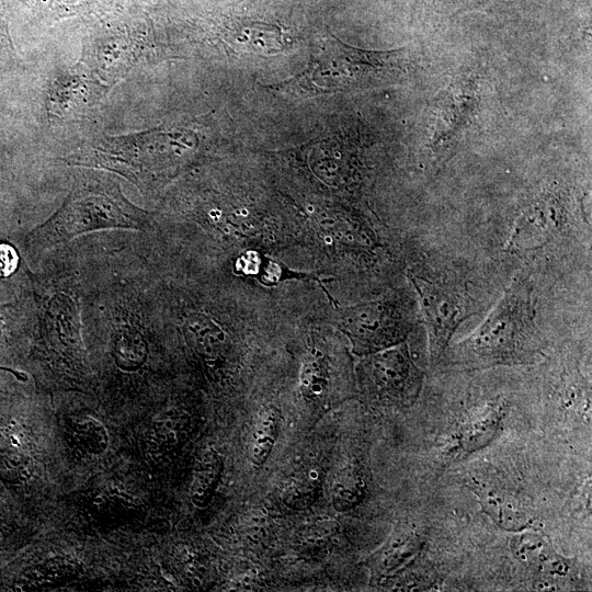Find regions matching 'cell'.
Returning <instances> with one entry per match:
<instances>
[{
    "label": "cell",
    "instance_id": "1",
    "mask_svg": "<svg viewBox=\"0 0 592 592\" xmlns=\"http://www.w3.org/2000/svg\"><path fill=\"white\" fill-rule=\"evenodd\" d=\"M413 66L414 55L409 47L362 49L327 33L312 45L303 72L267 89L293 98H312L377 88L402 81Z\"/></svg>",
    "mask_w": 592,
    "mask_h": 592
},
{
    "label": "cell",
    "instance_id": "2",
    "mask_svg": "<svg viewBox=\"0 0 592 592\" xmlns=\"http://www.w3.org/2000/svg\"><path fill=\"white\" fill-rule=\"evenodd\" d=\"M530 278L516 275L481 325L453 348V362L470 368L535 362L543 348Z\"/></svg>",
    "mask_w": 592,
    "mask_h": 592
},
{
    "label": "cell",
    "instance_id": "3",
    "mask_svg": "<svg viewBox=\"0 0 592 592\" xmlns=\"http://www.w3.org/2000/svg\"><path fill=\"white\" fill-rule=\"evenodd\" d=\"M148 218L146 210L124 196L115 180L90 175L78 182L62 205L29 234L27 243L43 251L91 231L144 229Z\"/></svg>",
    "mask_w": 592,
    "mask_h": 592
},
{
    "label": "cell",
    "instance_id": "4",
    "mask_svg": "<svg viewBox=\"0 0 592 592\" xmlns=\"http://www.w3.org/2000/svg\"><path fill=\"white\" fill-rule=\"evenodd\" d=\"M409 278L419 299L432 364L444 355L456 330L487 303L480 286L453 267L417 264Z\"/></svg>",
    "mask_w": 592,
    "mask_h": 592
},
{
    "label": "cell",
    "instance_id": "5",
    "mask_svg": "<svg viewBox=\"0 0 592 592\" xmlns=\"http://www.w3.org/2000/svg\"><path fill=\"white\" fill-rule=\"evenodd\" d=\"M190 133L147 130L124 136L105 137L96 143L91 153L78 163L115 171L140 189L148 187L157 172L164 168L163 159L172 152L181 155L192 148L185 143Z\"/></svg>",
    "mask_w": 592,
    "mask_h": 592
},
{
    "label": "cell",
    "instance_id": "6",
    "mask_svg": "<svg viewBox=\"0 0 592 592\" xmlns=\"http://www.w3.org/2000/svg\"><path fill=\"white\" fill-rule=\"evenodd\" d=\"M413 310L403 296L385 297L339 308L337 325L351 341L353 352L365 356L402 343L415 323Z\"/></svg>",
    "mask_w": 592,
    "mask_h": 592
},
{
    "label": "cell",
    "instance_id": "7",
    "mask_svg": "<svg viewBox=\"0 0 592 592\" xmlns=\"http://www.w3.org/2000/svg\"><path fill=\"white\" fill-rule=\"evenodd\" d=\"M39 339L47 351L81 363L80 310L73 289L57 284H35Z\"/></svg>",
    "mask_w": 592,
    "mask_h": 592
},
{
    "label": "cell",
    "instance_id": "8",
    "mask_svg": "<svg viewBox=\"0 0 592 592\" xmlns=\"http://www.w3.org/2000/svg\"><path fill=\"white\" fill-rule=\"evenodd\" d=\"M361 372L366 391L394 403H412L423 384V373L403 342L365 355Z\"/></svg>",
    "mask_w": 592,
    "mask_h": 592
},
{
    "label": "cell",
    "instance_id": "9",
    "mask_svg": "<svg viewBox=\"0 0 592 592\" xmlns=\"http://www.w3.org/2000/svg\"><path fill=\"white\" fill-rule=\"evenodd\" d=\"M568 221L566 205L557 196H539L520 213L503 250L517 255L542 249L560 237Z\"/></svg>",
    "mask_w": 592,
    "mask_h": 592
},
{
    "label": "cell",
    "instance_id": "10",
    "mask_svg": "<svg viewBox=\"0 0 592 592\" xmlns=\"http://www.w3.org/2000/svg\"><path fill=\"white\" fill-rule=\"evenodd\" d=\"M138 23L110 26L91 43L83 64L105 84L115 82L133 66L143 31Z\"/></svg>",
    "mask_w": 592,
    "mask_h": 592
},
{
    "label": "cell",
    "instance_id": "11",
    "mask_svg": "<svg viewBox=\"0 0 592 592\" xmlns=\"http://www.w3.org/2000/svg\"><path fill=\"white\" fill-rule=\"evenodd\" d=\"M110 89L83 62L58 75L47 91V111L61 119L82 117Z\"/></svg>",
    "mask_w": 592,
    "mask_h": 592
},
{
    "label": "cell",
    "instance_id": "12",
    "mask_svg": "<svg viewBox=\"0 0 592 592\" xmlns=\"http://www.w3.org/2000/svg\"><path fill=\"white\" fill-rule=\"evenodd\" d=\"M224 471V457L214 447L206 448L198 457L193 469L190 486L192 503L198 508H206L219 485Z\"/></svg>",
    "mask_w": 592,
    "mask_h": 592
},
{
    "label": "cell",
    "instance_id": "13",
    "mask_svg": "<svg viewBox=\"0 0 592 592\" xmlns=\"http://www.w3.org/2000/svg\"><path fill=\"white\" fill-rule=\"evenodd\" d=\"M422 536L410 526H399L386 544L373 556L374 571L388 573L421 549Z\"/></svg>",
    "mask_w": 592,
    "mask_h": 592
},
{
    "label": "cell",
    "instance_id": "14",
    "mask_svg": "<svg viewBox=\"0 0 592 592\" xmlns=\"http://www.w3.org/2000/svg\"><path fill=\"white\" fill-rule=\"evenodd\" d=\"M191 419L182 410L171 408L156 415L149 426L147 443L152 452L163 453L178 446L186 436Z\"/></svg>",
    "mask_w": 592,
    "mask_h": 592
},
{
    "label": "cell",
    "instance_id": "15",
    "mask_svg": "<svg viewBox=\"0 0 592 592\" xmlns=\"http://www.w3.org/2000/svg\"><path fill=\"white\" fill-rule=\"evenodd\" d=\"M323 471L316 464H304L287 479L282 490V499L294 510L310 505L320 494Z\"/></svg>",
    "mask_w": 592,
    "mask_h": 592
},
{
    "label": "cell",
    "instance_id": "16",
    "mask_svg": "<svg viewBox=\"0 0 592 592\" xmlns=\"http://www.w3.org/2000/svg\"><path fill=\"white\" fill-rule=\"evenodd\" d=\"M69 442L89 455H101L109 447V433L96 418L84 414L70 418L66 422Z\"/></svg>",
    "mask_w": 592,
    "mask_h": 592
},
{
    "label": "cell",
    "instance_id": "17",
    "mask_svg": "<svg viewBox=\"0 0 592 592\" xmlns=\"http://www.w3.org/2000/svg\"><path fill=\"white\" fill-rule=\"evenodd\" d=\"M366 483L362 473L354 466L341 468L334 476L330 487L332 506L338 512H346L363 500Z\"/></svg>",
    "mask_w": 592,
    "mask_h": 592
},
{
    "label": "cell",
    "instance_id": "18",
    "mask_svg": "<svg viewBox=\"0 0 592 592\" xmlns=\"http://www.w3.org/2000/svg\"><path fill=\"white\" fill-rule=\"evenodd\" d=\"M278 435V418L274 409H266L257 419L250 435L248 455L255 467L265 464Z\"/></svg>",
    "mask_w": 592,
    "mask_h": 592
},
{
    "label": "cell",
    "instance_id": "19",
    "mask_svg": "<svg viewBox=\"0 0 592 592\" xmlns=\"http://www.w3.org/2000/svg\"><path fill=\"white\" fill-rule=\"evenodd\" d=\"M80 565L68 556H54L41 563L33 573L34 587H50L75 578Z\"/></svg>",
    "mask_w": 592,
    "mask_h": 592
},
{
    "label": "cell",
    "instance_id": "20",
    "mask_svg": "<svg viewBox=\"0 0 592 592\" xmlns=\"http://www.w3.org/2000/svg\"><path fill=\"white\" fill-rule=\"evenodd\" d=\"M328 366L320 355H308L301 365L299 385L305 398L316 399L328 387Z\"/></svg>",
    "mask_w": 592,
    "mask_h": 592
},
{
    "label": "cell",
    "instance_id": "21",
    "mask_svg": "<svg viewBox=\"0 0 592 592\" xmlns=\"http://www.w3.org/2000/svg\"><path fill=\"white\" fill-rule=\"evenodd\" d=\"M27 460L22 451L11 442L0 441V478L21 481L26 473Z\"/></svg>",
    "mask_w": 592,
    "mask_h": 592
},
{
    "label": "cell",
    "instance_id": "22",
    "mask_svg": "<svg viewBox=\"0 0 592 592\" xmlns=\"http://www.w3.org/2000/svg\"><path fill=\"white\" fill-rule=\"evenodd\" d=\"M99 2L100 0H37L39 10L54 20L88 13Z\"/></svg>",
    "mask_w": 592,
    "mask_h": 592
},
{
    "label": "cell",
    "instance_id": "23",
    "mask_svg": "<svg viewBox=\"0 0 592 592\" xmlns=\"http://www.w3.org/2000/svg\"><path fill=\"white\" fill-rule=\"evenodd\" d=\"M15 49L12 41L8 11L3 0H0V68L14 61Z\"/></svg>",
    "mask_w": 592,
    "mask_h": 592
},
{
    "label": "cell",
    "instance_id": "24",
    "mask_svg": "<svg viewBox=\"0 0 592 592\" xmlns=\"http://www.w3.org/2000/svg\"><path fill=\"white\" fill-rule=\"evenodd\" d=\"M473 0H422L425 13L449 15L465 10Z\"/></svg>",
    "mask_w": 592,
    "mask_h": 592
},
{
    "label": "cell",
    "instance_id": "25",
    "mask_svg": "<svg viewBox=\"0 0 592 592\" xmlns=\"http://www.w3.org/2000/svg\"><path fill=\"white\" fill-rule=\"evenodd\" d=\"M20 263L16 250L9 243H0V277L12 275Z\"/></svg>",
    "mask_w": 592,
    "mask_h": 592
}]
</instances>
